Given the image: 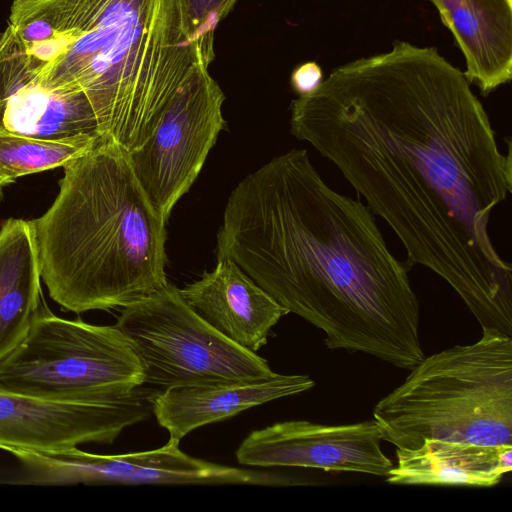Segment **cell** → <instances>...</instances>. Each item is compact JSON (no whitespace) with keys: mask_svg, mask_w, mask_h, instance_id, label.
I'll list each match as a JSON object with an SVG mask.
<instances>
[{"mask_svg":"<svg viewBox=\"0 0 512 512\" xmlns=\"http://www.w3.org/2000/svg\"><path fill=\"white\" fill-rule=\"evenodd\" d=\"M396 459L385 476L390 484L490 487L511 471L512 445L426 439L418 448H396Z\"/></svg>","mask_w":512,"mask_h":512,"instance_id":"2e32d148","label":"cell"},{"mask_svg":"<svg viewBox=\"0 0 512 512\" xmlns=\"http://www.w3.org/2000/svg\"><path fill=\"white\" fill-rule=\"evenodd\" d=\"M223 258L322 330L329 349L409 370L425 357L411 267L390 251L371 210L331 188L305 149L274 157L234 188L217 234Z\"/></svg>","mask_w":512,"mask_h":512,"instance_id":"7a4b0ae2","label":"cell"},{"mask_svg":"<svg viewBox=\"0 0 512 512\" xmlns=\"http://www.w3.org/2000/svg\"><path fill=\"white\" fill-rule=\"evenodd\" d=\"M142 385L140 360L119 328L65 319L45 304L0 362V387L39 398L115 399Z\"/></svg>","mask_w":512,"mask_h":512,"instance_id":"8992f818","label":"cell"},{"mask_svg":"<svg viewBox=\"0 0 512 512\" xmlns=\"http://www.w3.org/2000/svg\"><path fill=\"white\" fill-rule=\"evenodd\" d=\"M383 440L397 449L426 439L512 445V338L481 337L419 362L373 410Z\"/></svg>","mask_w":512,"mask_h":512,"instance_id":"5b68a950","label":"cell"},{"mask_svg":"<svg viewBox=\"0 0 512 512\" xmlns=\"http://www.w3.org/2000/svg\"><path fill=\"white\" fill-rule=\"evenodd\" d=\"M315 382L302 374L274 376L255 382L216 383L169 388L159 392L152 412L169 438L181 441L193 430L283 397L311 389Z\"/></svg>","mask_w":512,"mask_h":512,"instance_id":"5bb4252c","label":"cell"},{"mask_svg":"<svg viewBox=\"0 0 512 512\" xmlns=\"http://www.w3.org/2000/svg\"><path fill=\"white\" fill-rule=\"evenodd\" d=\"M429 1L464 55L469 82L489 94L511 80L512 0Z\"/></svg>","mask_w":512,"mask_h":512,"instance_id":"9a60e30c","label":"cell"},{"mask_svg":"<svg viewBox=\"0 0 512 512\" xmlns=\"http://www.w3.org/2000/svg\"><path fill=\"white\" fill-rule=\"evenodd\" d=\"M205 321L237 345L257 352L288 313L230 259H217L211 272L179 289Z\"/></svg>","mask_w":512,"mask_h":512,"instance_id":"4fadbf2b","label":"cell"},{"mask_svg":"<svg viewBox=\"0 0 512 512\" xmlns=\"http://www.w3.org/2000/svg\"><path fill=\"white\" fill-rule=\"evenodd\" d=\"M98 136L45 139L0 133V172L14 182L24 175L64 166Z\"/></svg>","mask_w":512,"mask_h":512,"instance_id":"ac0fdd59","label":"cell"},{"mask_svg":"<svg viewBox=\"0 0 512 512\" xmlns=\"http://www.w3.org/2000/svg\"><path fill=\"white\" fill-rule=\"evenodd\" d=\"M50 208L33 220L41 279L63 310L127 307L168 284L166 219L128 152L99 135L68 162Z\"/></svg>","mask_w":512,"mask_h":512,"instance_id":"277c9868","label":"cell"},{"mask_svg":"<svg viewBox=\"0 0 512 512\" xmlns=\"http://www.w3.org/2000/svg\"><path fill=\"white\" fill-rule=\"evenodd\" d=\"M224 100L208 68L199 69L171 98L147 140L128 153L137 181L166 220L226 126Z\"/></svg>","mask_w":512,"mask_h":512,"instance_id":"9c48e42d","label":"cell"},{"mask_svg":"<svg viewBox=\"0 0 512 512\" xmlns=\"http://www.w3.org/2000/svg\"><path fill=\"white\" fill-rule=\"evenodd\" d=\"M0 133L45 139L100 135L87 99L43 85L9 26L0 32Z\"/></svg>","mask_w":512,"mask_h":512,"instance_id":"7c38bea8","label":"cell"},{"mask_svg":"<svg viewBox=\"0 0 512 512\" xmlns=\"http://www.w3.org/2000/svg\"><path fill=\"white\" fill-rule=\"evenodd\" d=\"M10 183H12V181L0 172V196L2 195L4 187Z\"/></svg>","mask_w":512,"mask_h":512,"instance_id":"44dd1931","label":"cell"},{"mask_svg":"<svg viewBox=\"0 0 512 512\" xmlns=\"http://www.w3.org/2000/svg\"><path fill=\"white\" fill-rule=\"evenodd\" d=\"M115 326L140 360L143 384L160 391L255 382L276 374L264 358L212 327L171 284L123 308Z\"/></svg>","mask_w":512,"mask_h":512,"instance_id":"52a82bcc","label":"cell"},{"mask_svg":"<svg viewBox=\"0 0 512 512\" xmlns=\"http://www.w3.org/2000/svg\"><path fill=\"white\" fill-rule=\"evenodd\" d=\"M322 70L315 62H306L297 67L291 76V85L299 96L312 93L322 82Z\"/></svg>","mask_w":512,"mask_h":512,"instance_id":"ffe728a7","label":"cell"},{"mask_svg":"<svg viewBox=\"0 0 512 512\" xmlns=\"http://www.w3.org/2000/svg\"><path fill=\"white\" fill-rule=\"evenodd\" d=\"M159 392L143 384L115 399L56 400L0 387V449L51 451L111 444L125 428L153 414Z\"/></svg>","mask_w":512,"mask_h":512,"instance_id":"30bf717a","label":"cell"},{"mask_svg":"<svg viewBox=\"0 0 512 512\" xmlns=\"http://www.w3.org/2000/svg\"><path fill=\"white\" fill-rule=\"evenodd\" d=\"M236 2L237 0H181L185 31L191 41L199 47L208 67L215 55V29Z\"/></svg>","mask_w":512,"mask_h":512,"instance_id":"d6986e66","label":"cell"},{"mask_svg":"<svg viewBox=\"0 0 512 512\" xmlns=\"http://www.w3.org/2000/svg\"><path fill=\"white\" fill-rule=\"evenodd\" d=\"M169 438L157 449L118 455L94 454L72 447L51 451L14 450L30 485H308L307 479L276 472L225 466L193 458Z\"/></svg>","mask_w":512,"mask_h":512,"instance_id":"ba28073f","label":"cell"},{"mask_svg":"<svg viewBox=\"0 0 512 512\" xmlns=\"http://www.w3.org/2000/svg\"><path fill=\"white\" fill-rule=\"evenodd\" d=\"M39 81L83 95L99 133L128 153L205 64L181 0H13L8 25Z\"/></svg>","mask_w":512,"mask_h":512,"instance_id":"3957f363","label":"cell"},{"mask_svg":"<svg viewBox=\"0 0 512 512\" xmlns=\"http://www.w3.org/2000/svg\"><path fill=\"white\" fill-rule=\"evenodd\" d=\"M41 270L32 221L0 228V362L25 338L41 306Z\"/></svg>","mask_w":512,"mask_h":512,"instance_id":"e0dca14e","label":"cell"},{"mask_svg":"<svg viewBox=\"0 0 512 512\" xmlns=\"http://www.w3.org/2000/svg\"><path fill=\"white\" fill-rule=\"evenodd\" d=\"M290 132L389 225L410 267L440 276L481 327L512 336V266L489 233L512 191L511 149L462 71L435 47L396 41L295 99Z\"/></svg>","mask_w":512,"mask_h":512,"instance_id":"6da1fadb","label":"cell"},{"mask_svg":"<svg viewBox=\"0 0 512 512\" xmlns=\"http://www.w3.org/2000/svg\"><path fill=\"white\" fill-rule=\"evenodd\" d=\"M374 419L353 424L278 422L252 431L239 445L240 464L354 472L385 477L394 466L381 448Z\"/></svg>","mask_w":512,"mask_h":512,"instance_id":"8fae6325","label":"cell"}]
</instances>
